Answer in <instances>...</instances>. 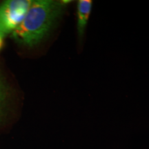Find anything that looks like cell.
<instances>
[{"label":"cell","instance_id":"6da1fadb","mask_svg":"<svg viewBox=\"0 0 149 149\" xmlns=\"http://www.w3.org/2000/svg\"><path fill=\"white\" fill-rule=\"evenodd\" d=\"M70 1L34 0L12 37L22 45L33 47L45 38Z\"/></svg>","mask_w":149,"mask_h":149},{"label":"cell","instance_id":"7a4b0ae2","mask_svg":"<svg viewBox=\"0 0 149 149\" xmlns=\"http://www.w3.org/2000/svg\"><path fill=\"white\" fill-rule=\"evenodd\" d=\"M31 0H8L0 6V35L12 33L26 15Z\"/></svg>","mask_w":149,"mask_h":149},{"label":"cell","instance_id":"3957f363","mask_svg":"<svg viewBox=\"0 0 149 149\" xmlns=\"http://www.w3.org/2000/svg\"><path fill=\"white\" fill-rule=\"evenodd\" d=\"M91 0H79L77 6V30L80 39L83 37L92 10Z\"/></svg>","mask_w":149,"mask_h":149},{"label":"cell","instance_id":"277c9868","mask_svg":"<svg viewBox=\"0 0 149 149\" xmlns=\"http://www.w3.org/2000/svg\"><path fill=\"white\" fill-rule=\"evenodd\" d=\"M6 88L4 82L0 77V117L2 113L3 105H4L6 98Z\"/></svg>","mask_w":149,"mask_h":149},{"label":"cell","instance_id":"5b68a950","mask_svg":"<svg viewBox=\"0 0 149 149\" xmlns=\"http://www.w3.org/2000/svg\"><path fill=\"white\" fill-rule=\"evenodd\" d=\"M3 35H0V51L3 47Z\"/></svg>","mask_w":149,"mask_h":149}]
</instances>
